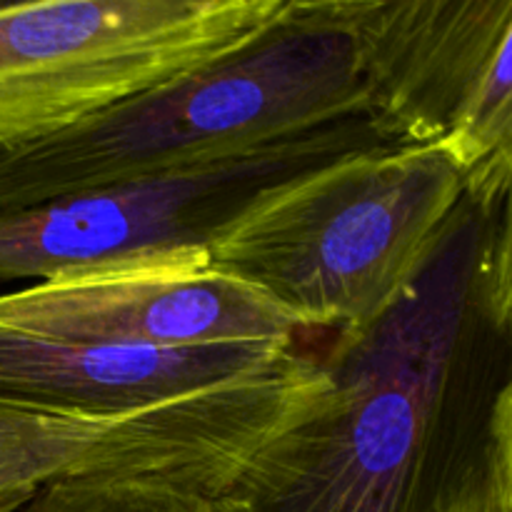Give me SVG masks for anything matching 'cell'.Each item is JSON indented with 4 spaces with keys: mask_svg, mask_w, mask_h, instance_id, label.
Segmentation results:
<instances>
[{
    "mask_svg": "<svg viewBox=\"0 0 512 512\" xmlns=\"http://www.w3.org/2000/svg\"><path fill=\"white\" fill-rule=\"evenodd\" d=\"M512 185L468 190L423 270L320 355L328 390L213 512H478L512 488Z\"/></svg>",
    "mask_w": 512,
    "mask_h": 512,
    "instance_id": "cell-1",
    "label": "cell"
},
{
    "mask_svg": "<svg viewBox=\"0 0 512 512\" xmlns=\"http://www.w3.org/2000/svg\"><path fill=\"white\" fill-rule=\"evenodd\" d=\"M365 115L340 0H288L240 48L38 143L0 150V213L200 168Z\"/></svg>",
    "mask_w": 512,
    "mask_h": 512,
    "instance_id": "cell-2",
    "label": "cell"
},
{
    "mask_svg": "<svg viewBox=\"0 0 512 512\" xmlns=\"http://www.w3.org/2000/svg\"><path fill=\"white\" fill-rule=\"evenodd\" d=\"M468 193L448 153L373 145L263 190L208 248L295 328L360 333L423 270Z\"/></svg>",
    "mask_w": 512,
    "mask_h": 512,
    "instance_id": "cell-3",
    "label": "cell"
},
{
    "mask_svg": "<svg viewBox=\"0 0 512 512\" xmlns=\"http://www.w3.org/2000/svg\"><path fill=\"white\" fill-rule=\"evenodd\" d=\"M288 0H38L0 5V150L198 70Z\"/></svg>",
    "mask_w": 512,
    "mask_h": 512,
    "instance_id": "cell-4",
    "label": "cell"
},
{
    "mask_svg": "<svg viewBox=\"0 0 512 512\" xmlns=\"http://www.w3.org/2000/svg\"><path fill=\"white\" fill-rule=\"evenodd\" d=\"M365 118L448 153L468 190L512 185V0H340Z\"/></svg>",
    "mask_w": 512,
    "mask_h": 512,
    "instance_id": "cell-5",
    "label": "cell"
},
{
    "mask_svg": "<svg viewBox=\"0 0 512 512\" xmlns=\"http://www.w3.org/2000/svg\"><path fill=\"white\" fill-rule=\"evenodd\" d=\"M388 145L365 115L223 163L103 185L0 213V283L208 250L263 190L353 150Z\"/></svg>",
    "mask_w": 512,
    "mask_h": 512,
    "instance_id": "cell-6",
    "label": "cell"
},
{
    "mask_svg": "<svg viewBox=\"0 0 512 512\" xmlns=\"http://www.w3.org/2000/svg\"><path fill=\"white\" fill-rule=\"evenodd\" d=\"M278 420V393L260 378L135 418L0 410V512H23L45 485L90 475L170 480L215 498Z\"/></svg>",
    "mask_w": 512,
    "mask_h": 512,
    "instance_id": "cell-7",
    "label": "cell"
},
{
    "mask_svg": "<svg viewBox=\"0 0 512 512\" xmlns=\"http://www.w3.org/2000/svg\"><path fill=\"white\" fill-rule=\"evenodd\" d=\"M0 325L60 343L148 350L295 345L298 335L268 295L213 268L208 250L55 275L3 293Z\"/></svg>",
    "mask_w": 512,
    "mask_h": 512,
    "instance_id": "cell-8",
    "label": "cell"
},
{
    "mask_svg": "<svg viewBox=\"0 0 512 512\" xmlns=\"http://www.w3.org/2000/svg\"><path fill=\"white\" fill-rule=\"evenodd\" d=\"M295 345L193 350L60 343L0 325V410L135 418L283 368Z\"/></svg>",
    "mask_w": 512,
    "mask_h": 512,
    "instance_id": "cell-9",
    "label": "cell"
},
{
    "mask_svg": "<svg viewBox=\"0 0 512 512\" xmlns=\"http://www.w3.org/2000/svg\"><path fill=\"white\" fill-rule=\"evenodd\" d=\"M210 495L170 480L68 478L45 485L23 512H213Z\"/></svg>",
    "mask_w": 512,
    "mask_h": 512,
    "instance_id": "cell-10",
    "label": "cell"
},
{
    "mask_svg": "<svg viewBox=\"0 0 512 512\" xmlns=\"http://www.w3.org/2000/svg\"><path fill=\"white\" fill-rule=\"evenodd\" d=\"M478 512H512V488L500 490V493L493 495Z\"/></svg>",
    "mask_w": 512,
    "mask_h": 512,
    "instance_id": "cell-11",
    "label": "cell"
}]
</instances>
